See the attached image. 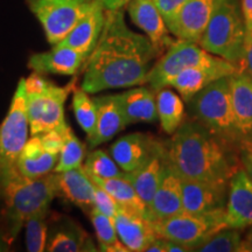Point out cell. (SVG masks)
Segmentation results:
<instances>
[{
	"label": "cell",
	"instance_id": "cell-1",
	"mask_svg": "<svg viewBox=\"0 0 252 252\" xmlns=\"http://www.w3.org/2000/svg\"><path fill=\"white\" fill-rule=\"evenodd\" d=\"M160 55L149 37L128 28L123 8L110 9L98 42L83 65L81 88L97 94L144 86Z\"/></svg>",
	"mask_w": 252,
	"mask_h": 252
},
{
	"label": "cell",
	"instance_id": "cell-2",
	"mask_svg": "<svg viewBox=\"0 0 252 252\" xmlns=\"http://www.w3.org/2000/svg\"><path fill=\"white\" fill-rule=\"evenodd\" d=\"M167 159L181 179L229 185L241 163L237 145L217 137L195 119H188L172 134Z\"/></svg>",
	"mask_w": 252,
	"mask_h": 252
},
{
	"label": "cell",
	"instance_id": "cell-3",
	"mask_svg": "<svg viewBox=\"0 0 252 252\" xmlns=\"http://www.w3.org/2000/svg\"><path fill=\"white\" fill-rule=\"evenodd\" d=\"M54 172L36 179L25 178L18 168L0 173V236L11 245L32 214L54 200Z\"/></svg>",
	"mask_w": 252,
	"mask_h": 252
},
{
	"label": "cell",
	"instance_id": "cell-4",
	"mask_svg": "<svg viewBox=\"0 0 252 252\" xmlns=\"http://www.w3.org/2000/svg\"><path fill=\"white\" fill-rule=\"evenodd\" d=\"M245 37L247 27L241 0H219L198 45L210 54L232 63L239 69Z\"/></svg>",
	"mask_w": 252,
	"mask_h": 252
},
{
	"label": "cell",
	"instance_id": "cell-5",
	"mask_svg": "<svg viewBox=\"0 0 252 252\" xmlns=\"http://www.w3.org/2000/svg\"><path fill=\"white\" fill-rule=\"evenodd\" d=\"M230 76L213 82L189 100L195 121L217 137L230 144L238 145L242 140L236 123L231 97Z\"/></svg>",
	"mask_w": 252,
	"mask_h": 252
},
{
	"label": "cell",
	"instance_id": "cell-6",
	"mask_svg": "<svg viewBox=\"0 0 252 252\" xmlns=\"http://www.w3.org/2000/svg\"><path fill=\"white\" fill-rule=\"evenodd\" d=\"M25 78L19 81L9 110L0 125V173L17 168V161L30 137Z\"/></svg>",
	"mask_w": 252,
	"mask_h": 252
},
{
	"label": "cell",
	"instance_id": "cell-7",
	"mask_svg": "<svg viewBox=\"0 0 252 252\" xmlns=\"http://www.w3.org/2000/svg\"><path fill=\"white\" fill-rule=\"evenodd\" d=\"M220 58L208 53L198 43L179 40L172 43L158 58L147 76L146 84L154 91L169 88L172 81L185 69L201 64H212Z\"/></svg>",
	"mask_w": 252,
	"mask_h": 252
},
{
	"label": "cell",
	"instance_id": "cell-8",
	"mask_svg": "<svg viewBox=\"0 0 252 252\" xmlns=\"http://www.w3.org/2000/svg\"><path fill=\"white\" fill-rule=\"evenodd\" d=\"M151 223L158 236L179 243L189 251H194L208 237L219 230L226 228L224 214L195 215L182 212L178 215Z\"/></svg>",
	"mask_w": 252,
	"mask_h": 252
},
{
	"label": "cell",
	"instance_id": "cell-9",
	"mask_svg": "<svg viewBox=\"0 0 252 252\" xmlns=\"http://www.w3.org/2000/svg\"><path fill=\"white\" fill-rule=\"evenodd\" d=\"M75 88L76 80L65 87H59L50 82L48 88L42 93H26V108L32 137L52 130L65 131L68 125L64 118V103Z\"/></svg>",
	"mask_w": 252,
	"mask_h": 252
},
{
	"label": "cell",
	"instance_id": "cell-10",
	"mask_svg": "<svg viewBox=\"0 0 252 252\" xmlns=\"http://www.w3.org/2000/svg\"><path fill=\"white\" fill-rule=\"evenodd\" d=\"M28 7L40 21L47 40L58 45L78 20L93 7L94 0H26Z\"/></svg>",
	"mask_w": 252,
	"mask_h": 252
},
{
	"label": "cell",
	"instance_id": "cell-11",
	"mask_svg": "<svg viewBox=\"0 0 252 252\" xmlns=\"http://www.w3.org/2000/svg\"><path fill=\"white\" fill-rule=\"evenodd\" d=\"M46 251L88 252L98 251L93 238L74 219L62 214L49 216Z\"/></svg>",
	"mask_w": 252,
	"mask_h": 252
},
{
	"label": "cell",
	"instance_id": "cell-12",
	"mask_svg": "<svg viewBox=\"0 0 252 252\" xmlns=\"http://www.w3.org/2000/svg\"><path fill=\"white\" fill-rule=\"evenodd\" d=\"M229 185L182 179L184 212L195 215L224 214Z\"/></svg>",
	"mask_w": 252,
	"mask_h": 252
},
{
	"label": "cell",
	"instance_id": "cell-13",
	"mask_svg": "<svg viewBox=\"0 0 252 252\" xmlns=\"http://www.w3.org/2000/svg\"><path fill=\"white\" fill-rule=\"evenodd\" d=\"M166 147L151 134L130 133L123 135L110 147V156L125 173L133 172L150 161Z\"/></svg>",
	"mask_w": 252,
	"mask_h": 252
},
{
	"label": "cell",
	"instance_id": "cell-14",
	"mask_svg": "<svg viewBox=\"0 0 252 252\" xmlns=\"http://www.w3.org/2000/svg\"><path fill=\"white\" fill-rule=\"evenodd\" d=\"M224 220L226 228L239 230L252 225V179L242 167L229 181Z\"/></svg>",
	"mask_w": 252,
	"mask_h": 252
},
{
	"label": "cell",
	"instance_id": "cell-15",
	"mask_svg": "<svg viewBox=\"0 0 252 252\" xmlns=\"http://www.w3.org/2000/svg\"><path fill=\"white\" fill-rule=\"evenodd\" d=\"M219 0H188L168 27L173 36L189 42H200Z\"/></svg>",
	"mask_w": 252,
	"mask_h": 252
},
{
	"label": "cell",
	"instance_id": "cell-16",
	"mask_svg": "<svg viewBox=\"0 0 252 252\" xmlns=\"http://www.w3.org/2000/svg\"><path fill=\"white\" fill-rule=\"evenodd\" d=\"M238 69L225 60L220 59L212 64H201L185 69L172 81L169 88L178 91L185 102H189L195 94L202 91L213 82L235 74Z\"/></svg>",
	"mask_w": 252,
	"mask_h": 252
},
{
	"label": "cell",
	"instance_id": "cell-17",
	"mask_svg": "<svg viewBox=\"0 0 252 252\" xmlns=\"http://www.w3.org/2000/svg\"><path fill=\"white\" fill-rule=\"evenodd\" d=\"M182 212V179L167 159L161 181L149 206V220H163Z\"/></svg>",
	"mask_w": 252,
	"mask_h": 252
},
{
	"label": "cell",
	"instance_id": "cell-18",
	"mask_svg": "<svg viewBox=\"0 0 252 252\" xmlns=\"http://www.w3.org/2000/svg\"><path fill=\"white\" fill-rule=\"evenodd\" d=\"M131 20L160 52L174 42L161 13L152 0H130L126 5Z\"/></svg>",
	"mask_w": 252,
	"mask_h": 252
},
{
	"label": "cell",
	"instance_id": "cell-19",
	"mask_svg": "<svg viewBox=\"0 0 252 252\" xmlns=\"http://www.w3.org/2000/svg\"><path fill=\"white\" fill-rule=\"evenodd\" d=\"M55 195L89 215L94 208V185L83 166L65 172H54Z\"/></svg>",
	"mask_w": 252,
	"mask_h": 252
},
{
	"label": "cell",
	"instance_id": "cell-20",
	"mask_svg": "<svg viewBox=\"0 0 252 252\" xmlns=\"http://www.w3.org/2000/svg\"><path fill=\"white\" fill-rule=\"evenodd\" d=\"M106 9L99 0H94L89 11L82 17L67 36L58 45L67 46L89 58L102 34Z\"/></svg>",
	"mask_w": 252,
	"mask_h": 252
},
{
	"label": "cell",
	"instance_id": "cell-21",
	"mask_svg": "<svg viewBox=\"0 0 252 252\" xmlns=\"http://www.w3.org/2000/svg\"><path fill=\"white\" fill-rule=\"evenodd\" d=\"M113 223L119 239L127 251H146V248L159 237L153 229L152 223L146 217L123 207H119L117 214L113 217Z\"/></svg>",
	"mask_w": 252,
	"mask_h": 252
},
{
	"label": "cell",
	"instance_id": "cell-22",
	"mask_svg": "<svg viewBox=\"0 0 252 252\" xmlns=\"http://www.w3.org/2000/svg\"><path fill=\"white\" fill-rule=\"evenodd\" d=\"M88 60L86 56L70 47L55 45L53 49L35 53L28 60V68L39 74L76 75Z\"/></svg>",
	"mask_w": 252,
	"mask_h": 252
},
{
	"label": "cell",
	"instance_id": "cell-23",
	"mask_svg": "<svg viewBox=\"0 0 252 252\" xmlns=\"http://www.w3.org/2000/svg\"><path fill=\"white\" fill-rule=\"evenodd\" d=\"M94 102L97 105V121L93 137L88 139L90 149L108 143L127 126L117 94L94 97Z\"/></svg>",
	"mask_w": 252,
	"mask_h": 252
},
{
	"label": "cell",
	"instance_id": "cell-24",
	"mask_svg": "<svg viewBox=\"0 0 252 252\" xmlns=\"http://www.w3.org/2000/svg\"><path fill=\"white\" fill-rule=\"evenodd\" d=\"M126 124L158 121L156 91L143 86L128 88L117 94Z\"/></svg>",
	"mask_w": 252,
	"mask_h": 252
},
{
	"label": "cell",
	"instance_id": "cell-25",
	"mask_svg": "<svg viewBox=\"0 0 252 252\" xmlns=\"http://www.w3.org/2000/svg\"><path fill=\"white\" fill-rule=\"evenodd\" d=\"M230 97L242 139L252 138V77L243 70L230 75Z\"/></svg>",
	"mask_w": 252,
	"mask_h": 252
},
{
	"label": "cell",
	"instance_id": "cell-26",
	"mask_svg": "<svg viewBox=\"0 0 252 252\" xmlns=\"http://www.w3.org/2000/svg\"><path fill=\"white\" fill-rule=\"evenodd\" d=\"M59 154L47 152L41 145L40 138L34 135L28 139L17 161V168L25 178L36 179L55 171Z\"/></svg>",
	"mask_w": 252,
	"mask_h": 252
},
{
	"label": "cell",
	"instance_id": "cell-27",
	"mask_svg": "<svg viewBox=\"0 0 252 252\" xmlns=\"http://www.w3.org/2000/svg\"><path fill=\"white\" fill-rule=\"evenodd\" d=\"M167 162V150L158 153L150 161L133 172L125 173L124 176L131 182L133 188L149 208L161 181L163 168Z\"/></svg>",
	"mask_w": 252,
	"mask_h": 252
},
{
	"label": "cell",
	"instance_id": "cell-28",
	"mask_svg": "<svg viewBox=\"0 0 252 252\" xmlns=\"http://www.w3.org/2000/svg\"><path fill=\"white\" fill-rule=\"evenodd\" d=\"M89 175V174H88ZM91 181L99 187L105 189L111 196L117 201L119 207L132 210L149 220V208L143 202V200L137 194L131 182L125 176L117 178H98L89 175Z\"/></svg>",
	"mask_w": 252,
	"mask_h": 252
},
{
	"label": "cell",
	"instance_id": "cell-29",
	"mask_svg": "<svg viewBox=\"0 0 252 252\" xmlns=\"http://www.w3.org/2000/svg\"><path fill=\"white\" fill-rule=\"evenodd\" d=\"M157 113L162 131L172 135L186 121V109L182 97L171 88L156 91Z\"/></svg>",
	"mask_w": 252,
	"mask_h": 252
},
{
	"label": "cell",
	"instance_id": "cell-30",
	"mask_svg": "<svg viewBox=\"0 0 252 252\" xmlns=\"http://www.w3.org/2000/svg\"><path fill=\"white\" fill-rule=\"evenodd\" d=\"M89 217L96 232L98 250L104 252H128L118 237L112 219L104 215L96 208L89 213Z\"/></svg>",
	"mask_w": 252,
	"mask_h": 252
},
{
	"label": "cell",
	"instance_id": "cell-31",
	"mask_svg": "<svg viewBox=\"0 0 252 252\" xmlns=\"http://www.w3.org/2000/svg\"><path fill=\"white\" fill-rule=\"evenodd\" d=\"M50 216V206L41 208L28 217L25 222L26 230V249L30 252L46 251L47 235Z\"/></svg>",
	"mask_w": 252,
	"mask_h": 252
},
{
	"label": "cell",
	"instance_id": "cell-32",
	"mask_svg": "<svg viewBox=\"0 0 252 252\" xmlns=\"http://www.w3.org/2000/svg\"><path fill=\"white\" fill-rule=\"evenodd\" d=\"M72 109L81 128L86 132L88 139L93 137L97 121V105L94 98L82 88H75L72 94Z\"/></svg>",
	"mask_w": 252,
	"mask_h": 252
},
{
	"label": "cell",
	"instance_id": "cell-33",
	"mask_svg": "<svg viewBox=\"0 0 252 252\" xmlns=\"http://www.w3.org/2000/svg\"><path fill=\"white\" fill-rule=\"evenodd\" d=\"M86 146L71 131L70 126H67L64 131V144L59 154V161L54 172H65L77 168L83 165L86 159Z\"/></svg>",
	"mask_w": 252,
	"mask_h": 252
},
{
	"label": "cell",
	"instance_id": "cell-34",
	"mask_svg": "<svg viewBox=\"0 0 252 252\" xmlns=\"http://www.w3.org/2000/svg\"><path fill=\"white\" fill-rule=\"evenodd\" d=\"M242 235L238 229L223 228L208 237L194 251L197 252H241Z\"/></svg>",
	"mask_w": 252,
	"mask_h": 252
},
{
	"label": "cell",
	"instance_id": "cell-35",
	"mask_svg": "<svg viewBox=\"0 0 252 252\" xmlns=\"http://www.w3.org/2000/svg\"><path fill=\"white\" fill-rule=\"evenodd\" d=\"M87 174L98 178L124 176L125 172L117 165L113 158L103 150H94L84 159L83 165Z\"/></svg>",
	"mask_w": 252,
	"mask_h": 252
},
{
	"label": "cell",
	"instance_id": "cell-36",
	"mask_svg": "<svg viewBox=\"0 0 252 252\" xmlns=\"http://www.w3.org/2000/svg\"><path fill=\"white\" fill-rule=\"evenodd\" d=\"M94 185V208L97 210H99L100 213L106 215L110 219L113 220V217L116 216L118 209L119 204L117 201L113 198L111 195H110L105 189H103L99 186Z\"/></svg>",
	"mask_w": 252,
	"mask_h": 252
},
{
	"label": "cell",
	"instance_id": "cell-37",
	"mask_svg": "<svg viewBox=\"0 0 252 252\" xmlns=\"http://www.w3.org/2000/svg\"><path fill=\"white\" fill-rule=\"evenodd\" d=\"M152 1L161 13L167 27H169L178 15L179 11L184 7L188 0H152Z\"/></svg>",
	"mask_w": 252,
	"mask_h": 252
},
{
	"label": "cell",
	"instance_id": "cell-38",
	"mask_svg": "<svg viewBox=\"0 0 252 252\" xmlns=\"http://www.w3.org/2000/svg\"><path fill=\"white\" fill-rule=\"evenodd\" d=\"M37 137L40 138L41 145L47 152L53 154H60V152H61L63 144H64V132L52 130L43 132Z\"/></svg>",
	"mask_w": 252,
	"mask_h": 252
},
{
	"label": "cell",
	"instance_id": "cell-39",
	"mask_svg": "<svg viewBox=\"0 0 252 252\" xmlns=\"http://www.w3.org/2000/svg\"><path fill=\"white\" fill-rule=\"evenodd\" d=\"M237 153L241 167L252 179V138H245L239 141Z\"/></svg>",
	"mask_w": 252,
	"mask_h": 252
},
{
	"label": "cell",
	"instance_id": "cell-40",
	"mask_svg": "<svg viewBox=\"0 0 252 252\" xmlns=\"http://www.w3.org/2000/svg\"><path fill=\"white\" fill-rule=\"evenodd\" d=\"M238 70H243L252 77V32H247L243 58H242Z\"/></svg>",
	"mask_w": 252,
	"mask_h": 252
},
{
	"label": "cell",
	"instance_id": "cell-41",
	"mask_svg": "<svg viewBox=\"0 0 252 252\" xmlns=\"http://www.w3.org/2000/svg\"><path fill=\"white\" fill-rule=\"evenodd\" d=\"M241 8L247 32H252V0H241Z\"/></svg>",
	"mask_w": 252,
	"mask_h": 252
},
{
	"label": "cell",
	"instance_id": "cell-42",
	"mask_svg": "<svg viewBox=\"0 0 252 252\" xmlns=\"http://www.w3.org/2000/svg\"><path fill=\"white\" fill-rule=\"evenodd\" d=\"M146 252H167V241L159 236L146 248Z\"/></svg>",
	"mask_w": 252,
	"mask_h": 252
},
{
	"label": "cell",
	"instance_id": "cell-43",
	"mask_svg": "<svg viewBox=\"0 0 252 252\" xmlns=\"http://www.w3.org/2000/svg\"><path fill=\"white\" fill-rule=\"evenodd\" d=\"M241 252H252V225L250 226V230L245 237L242 239V247Z\"/></svg>",
	"mask_w": 252,
	"mask_h": 252
},
{
	"label": "cell",
	"instance_id": "cell-44",
	"mask_svg": "<svg viewBox=\"0 0 252 252\" xmlns=\"http://www.w3.org/2000/svg\"><path fill=\"white\" fill-rule=\"evenodd\" d=\"M166 241H167V252H189L187 248L182 247V245H180L179 243L168 241V239H166Z\"/></svg>",
	"mask_w": 252,
	"mask_h": 252
},
{
	"label": "cell",
	"instance_id": "cell-45",
	"mask_svg": "<svg viewBox=\"0 0 252 252\" xmlns=\"http://www.w3.org/2000/svg\"><path fill=\"white\" fill-rule=\"evenodd\" d=\"M128 1H130V0H112L111 5H110L109 9H106V11H110V9H121L123 7H125Z\"/></svg>",
	"mask_w": 252,
	"mask_h": 252
},
{
	"label": "cell",
	"instance_id": "cell-46",
	"mask_svg": "<svg viewBox=\"0 0 252 252\" xmlns=\"http://www.w3.org/2000/svg\"><path fill=\"white\" fill-rule=\"evenodd\" d=\"M99 1L102 2V5L104 6V8L109 9L110 5H111V2H112V0H99Z\"/></svg>",
	"mask_w": 252,
	"mask_h": 252
}]
</instances>
